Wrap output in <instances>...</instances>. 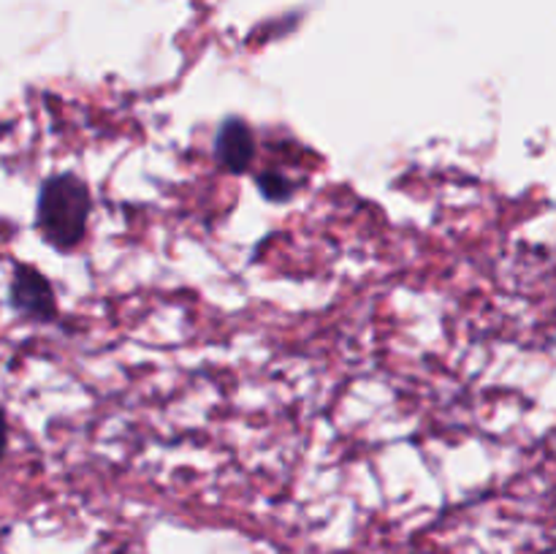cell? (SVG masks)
I'll list each match as a JSON object with an SVG mask.
<instances>
[{"label": "cell", "instance_id": "2", "mask_svg": "<svg viewBox=\"0 0 556 554\" xmlns=\"http://www.w3.org/2000/svg\"><path fill=\"white\" fill-rule=\"evenodd\" d=\"M9 302L16 313L33 320H52L58 315V302L47 277L33 266H16L11 277Z\"/></svg>", "mask_w": 556, "mask_h": 554}, {"label": "cell", "instance_id": "3", "mask_svg": "<svg viewBox=\"0 0 556 554\" xmlns=\"http://www.w3.org/2000/svg\"><path fill=\"white\" fill-rule=\"evenodd\" d=\"M215 155L220 166L228 168V172H248L255 158V136L244 119H223L220 130L215 136Z\"/></svg>", "mask_w": 556, "mask_h": 554}, {"label": "cell", "instance_id": "1", "mask_svg": "<svg viewBox=\"0 0 556 554\" xmlns=\"http://www.w3.org/2000/svg\"><path fill=\"white\" fill-rule=\"evenodd\" d=\"M90 190L74 174H54L38 193V228L52 248L71 250L85 239Z\"/></svg>", "mask_w": 556, "mask_h": 554}, {"label": "cell", "instance_id": "6", "mask_svg": "<svg viewBox=\"0 0 556 554\" xmlns=\"http://www.w3.org/2000/svg\"><path fill=\"white\" fill-rule=\"evenodd\" d=\"M413 554H427V552H413Z\"/></svg>", "mask_w": 556, "mask_h": 554}, {"label": "cell", "instance_id": "4", "mask_svg": "<svg viewBox=\"0 0 556 554\" xmlns=\"http://www.w3.org/2000/svg\"><path fill=\"white\" fill-rule=\"evenodd\" d=\"M261 188H264L266 199H288L291 196V182H286L282 177H271V174L261 177Z\"/></svg>", "mask_w": 556, "mask_h": 554}, {"label": "cell", "instance_id": "5", "mask_svg": "<svg viewBox=\"0 0 556 554\" xmlns=\"http://www.w3.org/2000/svg\"><path fill=\"white\" fill-rule=\"evenodd\" d=\"M5 443H9V424H5V416L0 413V459L5 454Z\"/></svg>", "mask_w": 556, "mask_h": 554}]
</instances>
